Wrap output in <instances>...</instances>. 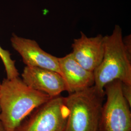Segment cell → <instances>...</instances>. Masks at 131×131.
Masks as SVG:
<instances>
[{"instance_id": "obj_1", "label": "cell", "mask_w": 131, "mask_h": 131, "mask_svg": "<svg viewBox=\"0 0 131 131\" xmlns=\"http://www.w3.org/2000/svg\"><path fill=\"white\" fill-rule=\"evenodd\" d=\"M52 98L32 89L20 77L5 78L0 91V121L6 131H15L28 116Z\"/></svg>"}, {"instance_id": "obj_2", "label": "cell", "mask_w": 131, "mask_h": 131, "mask_svg": "<svg viewBox=\"0 0 131 131\" xmlns=\"http://www.w3.org/2000/svg\"><path fill=\"white\" fill-rule=\"evenodd\" d=\"M104 42L103 60L93 71L94 86L103 95L105 86L115 80L131 85V54L124 46L121 27L115 25L110 35L104 36Z\"/></svg>"}, {"instance_id": "obj_3", "label": "cell", "mask_w": 131, "mask_h": 131, "mask_svg": "<svg viewBox=\"0 0 131 131\" xmlns=\"http://www.w3.org/2000/svg\"><path fill=\"white\" fill-rule=\"evenodd\" d=\"M105 97L94 86L69 94L65 97L69 110L65 131H98Z\"/></svg>"}, {"instance_id": "obj_4", "label": "cell", "mask_w": 131, "mask_h": 131, "mask_svg": "<svg viewBox=\"0 0 131 131\" xmlns=\"http://www.w3.org/2000/svg\"><path fill=\"white\" fill-rule=\"evenodd\" d=\"M106 97L101 111L98 131H131L130 107L123 97L122 82L115 80L106 84Z\"/></svg>"}, {"instance_id": "obj_5", "label": "cell", "mask_w": 131, "mask_h": 131, "mask_svg": "<svg viewBox=\"0 0 131 131\" xmlns=\"http://www.w3.org/2000/svg\"><path fill=\"white\" fill-rule=\"evenodd\" d=\"M68 116L65 97L60 95L35 109L15 131H65Z\"/></svg>"}, {"instance_id": "obj_6", "label": "cell", "mask_w": 131, "mask_h": 131, "mask_svg": "<svg viewBox=\"0 0 131 131\" xmlns=\"http://www.w3.org/2000/svg\"><path fill=\"white\" fill-rule=\"evenodd\" d=\"M10 41L26 66L53 70L60 74L58 58L42 50L36 41L13 34Z\"/></svg>"}, {"instance_id": "obj_7", "label": "cell", "mask_w": 131, "mask_h": 131, "mask_svg": "<svg viewBox=\"0 0 131 131\" xmlns=\"http://www.w3.org/2000/svg\"><path fill=\"white\" fill-rule=\"evenodd\" d=\"M21 79L30 88L51 98L68 91L62 76L53 70L26 66L21 73Z\"/></svg>"}, {"instance_id": "obj_8", "label": "cell", "mask_w": 131, "mask_h": 131, "mask_svg": "<svg viewBox=\"0 0 131 131\" xmlns=\"http://www.w3.org/2000/svg\"><path fill=\"white\" fill-rule=\"evenodd\" d=\"M71 54L85 70L93 72L103 60L104 52V36L99 34L89 38L81 32L79 38L73 40Z\"/></svg>"}, {"instance_id": "obj_9", "label": "cell", "mask_w": 131, "mask_h": 131, "mask_svg": "<svg viewBox=\"0 0 131 131\" xmlns=\"http://www.w3.org/2000/svg\"><path fill=\"white\" fill-rule=\"evenodd\" d=\"M60 74L65 81L69 94L79 92L94 85L93 72L82 67L71 53L58 58Z\"/></svg>"}, {"instance_id": "obj_10", "label": "cell", "mask_w": 131, "mask_h": 131, "mask_svg": "<svg viewBox=\"0 0 131 131\" xmlns=\"http://www.w3.org/2000/svg\"><path fill=\"white\" fill-rule=\"evenodd\" d=\"M0 58L3 63L6 73V78L12 79L19 76V71L15 65V61L11 58L9 51L0 46Z\"/></svg>"}, {"instance_id": "obj_11", "label": "cell", "mask_w": 131, "mask_h": 131, "mask_svg": "<svg viewBox=\"0 0 131 131\" xmlns=\"http://www.w3.org/2000/svg\"><path fill=\"white\" fill-rule=\"evenodd\" d=\"M122 92L123 97L131 107V85L125 84L122 83Z\"/></svg>"}, {"instance_id": "obj_12", "label": "cell", "mask_w": 131, "mask_h": 131, "mask_svg": "<svg viewBox=\"0 0 131 131\" xmlns=\"http://www.w3.org/2000/svg\"><path fill=\"white\" fill-rule=\"evenodd\" d=\"M0 131H6L2 122L0 121Z\"/></svg>"}, {"instance_id": "obj_13", "label": "cell", "mask_w": 131, "mask_h": 131, "mask_svg": "<svg viewBox=\"0 0 131 131\" xmlns=\"http://www.w3.org/2000/svg\"><path fill=\"white\" fill-rule=\"evenodd\" d=\"M1 82H0V91H1Z\"/></svg>"}]
</instances>
